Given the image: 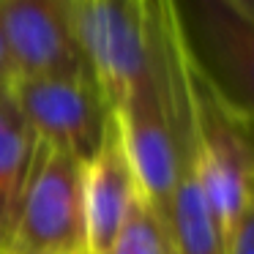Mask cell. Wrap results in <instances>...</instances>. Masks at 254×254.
<instances>
[{"label": "cell", "instance_id": "obj_1", "mask_svg": "<svg viewBox=\"0 0 254 254\" xmlns=\"http://www.w3.org/2000/svg\"><path fill=\"white\" fill-rule=\"evenodd\" d=\"M172 14L199 82L254 131V0H186Z\"/></svg>", "mask_w": 254, "mask_h": 254}, {"label": "cell", "instance_id": "obj_2", "mask_svg": "<svg viewBox=\"0 0 254 254\" xmlns=\"http://www.w3.org/2000/svg\"><path fill=\"white\" fill-rule=\"evenodd\" d=\"M66 11L85 68L115 110L150 61L153 0H66Z\"/></svg>", "mask_w": 254, "mask_h": 254}, {"label": "cell", "instance_id": "obj_3", "mask_svg": "<svg viewBox=\"0 0 254 254\" xmlns=\"http://www.w3.org/2000/svg\"><path fill=\"white\" fill-rule=\"evenodd\" d=\"M6 249L44 254H85L82 161L36 142V153L14 210Z\"/></svg>", "mask_w": 254, "mask_h": 254}, {"label": "cell", "instance_id": "obj_4", "mask_svg": "<svg viewBox=\"0 0 254 254\" xmlns=\"http://www.w3.org/2000/svg\"><path fill=\"white\" fill-rule=\"evenodd\" d=\"M186 71H189V96H191L197 172L227 246V241H230L232 230H235L238 219H241L243 208L249 202V191H252L254 183V131L243 126L238 118H232L208 93V88L199 82V77L189 66V61H186Z\"/></svg>", "mask_w": 254, "mask_h": 254}, {"label": "cell", "instance_id": "obj_5", "mask_svg": "<svg viewBox=\"0 0 254 254\" xmlns=\"http://www.w3.org/2000/svg\"><path fill=\"white\" fill-rule=\"evenodd\" d=\"M11 93L36 142L61 148L79 161L99 148L110 107L90 74L14 79Z\"/></svg>", "mask_w": 254, "mask_h": 254}, {"label": "cell", "instance_id": "obj_6", "mask_svg": "<svg viewBox=\"0 0 254 254\" xmlns=\"http://www.w3.org/2000/svg\"><path fill=\"white\" fill-rule=\"evenodd\" d=\"M0 30L14 79L88 74L68 25L66 0H0Z\"/></svg>", "mask_w": 254, "mask_h": 254}, {"label": "cell", "instance_id": "obj_7", "mask_svg": "<svg viewBox=\"0 0 254 254\" xmlns=\"http://www.w3.org/2000/svg\"><path fill=\"white\" fill-rule=\"evenodd\" d=\"M139 197V183L110 112L99 148L82 161V219L85 254H110L128 210Z\"/></svg>", "mask_w": 254, "mask_h": 254}, {"label": "cell", "instance_id": "obj_8", "mask_svg": "<svg viewBox=\"0 0 254 254\" xmlns=\"http://www.w3.org/2000/svg\"><path fill=\"white\" fill-rule=\"evenodd\" d=\"M36 153V137L14 101L11 85L0 88V243L6 241Z\"/></svg>", "mask_w": 254, "mask_h": 254}, {"label": "cell", "instance_id": "obj_9", "mask_svg": "<svg viewBox=\"0 0 254 254\" xmlns=\"http://www.w3.org/2000/svg\"><path fill=\"white\" fill-rule=\"evenodd\" d=\"M110 254H175L167 221L145 202L142 194L128 210V219L118 232Z\"/></svg>", "mask_w": 254, "mask_h": 254}, {"label": "cell", "instance_id": "obj_10", "mask_svg": "<svg viewBox=\"0 0 254 254\" xmlns=\"http://www.w3.org/2000/svg\"><path fill=\"white\" fill-rule=\"evenodd\" d=\"M227 254H254V183L249 191V202L227 241Z\"/></svg>", "mask_w": 254, "mask_h": 254}, {"label": "cell", "instance_id": "obj_11", "mask_svg": "<svg viewBox=\"0 0 254 254\" xmlns=\"http://www.w3.org/2000/svg\"><path fill=\"white\" fill-rule=\"evenodd\" d=\"M14 79L11 74V63H8V52H6V39H3V30H0V88H8Z\"/></svg>", "mask_w": 254, "mask_h": 254}, {"label": "cell", "instance_id": "obj_12", "mask_svg": "<svg viewBox=\"0 0 254 254\" xmlns=\"http://www.w3.org/2000/svg\"><path fill=\"white\" fill-rule=\"evenodd\" d=\"M0 254H44V252H22V249H6V246H0Z\"/></svg>", "mask_w": 254, "mask_h": 254}]
</instances>
